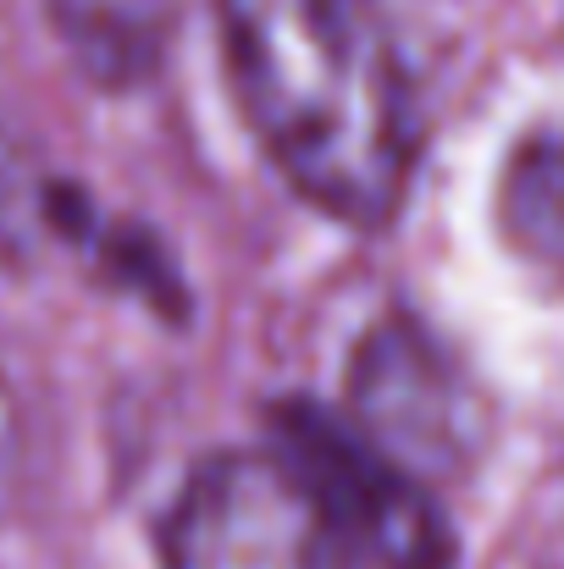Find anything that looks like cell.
<instances>
[{
  "instance_id": "cell-3",
  "label": "cell",
  "mask_w": 564,
  "mask_h": 569,
  "mask_svg": "<svg viewBox=\"0 0 564 569\" xmlns=\"http://www.w3.org/2000/svg\"><path fill=\"white\" fill-rule=\"evenodd\" d=\"M349 415L415 481L459 476L482 448V403L454 355L409 316H387L355 349Z\"/></svg>"
},
{
  "instance_id": "cell-7",
  "label": "cell",
  "mask_w": 564,
  "mask_h": 569,
  "mask_svg": "<svg viewBox=\"0 0 564 569\" xmlns=\"http://www.w3.org/2000/svg\"><path fill=\"white\" fill-rule=\"evenodd\" d=\"M11 470H17V415H11V403L0 392V492H6Z\"/></svg>"
},
{
  "instance_id": "cell-6",
  "label": "cell",
  "mask_w": 564,
  "mask_h": 569,
  "mask_svg": "<svg viewBox=\"0 0 564 569\" xmlns=\"http://www.w3.org/2000/svg\"><path fill=\"white\" fill-rule=\"evenodd\" d=\"M498 221L526 266L564 282V133H537L515 150L498 189Z\"/></svg>"
},
{
  "instance_id": "cell-5",
  "label": "cell",
  "mask_w": 564,
  "mask_h": 569,
  "mask_svg": "<svg viewBox=\"0 0 564 569\" xmlns=\"http://www.w3.org/2000/svg\"><path fill=\"white\" fill-rule=\"evenodd\" d=\"M44 11L72 61L106 89L156 78L178 28V0H44Z\"/></svg>"
},
{
  "instance_id": "cell-4",
  "label": "cell",
  "mask_w": 564,
  "mask_h": 569,
  "mask_svg": "<svg viewBox=\"0 0 564 569\" xmlns=\"http://www.w3.org/2000/svg\"><path fill=\"white\" fill-rule=\"evenodd\" d=\"M277 437L321 487L360 559L382 569H448L454 537L426 481L398 470L360 426H344L316 403H288L277 415Z\"/></svg>"
},
{
  "instance_id": "cell-1",
  "label": "cell",
  "mask_w": 564,
  "mask_h": 569,
  "mask_svg": "<svg viewBox=\"0 0 564 569\" xmlns=\"http://www.w3.org/2000/svg\"><path fill=\"white\" fill-rule=\"evenodd\" d=\"M232 100L316 210L382 227L415 178L420 111L387 0H216Z\"/></svg>"
},
{
  "instance_id": "cell-2",
  "label": "cell",
  "mask_w": 564,
  "mask_h": 569,
  "mask_svg": "<svg viewBox=\"0 0 564 569\" xmlns=\"http://www.w3.org/2000/svg\"><path fill=\"white\" fill-rule=\"evenodd\" d=\"M355 559L344 520L288 448L205 459L161 531L167 569H355Z\"/></svg>"
}]
</instances>
